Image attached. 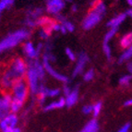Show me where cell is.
<instances>
[{
    "label": "cell",
    "instance_id": "4dcf8cb0",
    "mask_svg": "<svg viewBox=\"0 0 132 132\" xmlns=\"http://www.w3.org/2000/svg\"><path fill=\"white\" fill-rule=\"evenodd\" d=\"M70 90H71V89L69 88L68 86H67V85H66V86L64 87V89H63V93H64V94L67 96V95H68V93H70Z\"/></svg>",
    "mask_w": 132,
    "mask_h": 132
},
{
    "label": "cell",
    "instance_id": "5b68a950",
    "mask_svg": "<svg viewBox=\"0 0 132 132\" xmlns=\"http://www.w3.org/2000/svg\"><path fill=\"white\" fill-rule=\"evenodd\" d=\"M10 92V95L12 99L17 100V101L21 102V103L24 104L25 101L28 98L29 93H30L26 79L23 78V79H20L17 81H15V83L13 84L12 88H11Z\"/></svg>",
    "mask_w": 132,
    "mask_h": 132
},
{
    "label": "cell",
    "instance_id": "f546056e",
    "mask_svg": "<svg viewBox=\"0 0 132 132\" xmlns=\"http://www.w3.org/2000/svg\"><path fill=\"white\" fill-rule=\"evenodd\" d=\"M4 132H22V131H21V129H20V128L16 127V128H10V129H7V130H6V131H4Z\"/></svg>",
    "mask_w": 132,
    "mask_h": 132
},
{
    "label": "cell",
    "instance_id": "7c38bea8",
    "mask_svg": "<svg viewBox=\"0 0 132 132\" xmlns=\"http://www.w3.org/2000/svg\"><path fill=\"white\" fill-rule=\"evenodd\" d=\"M66 104H65V98H59V99L55 100L49 103V104H45L44 106V110L45 112H50V111L56 110V109H61V108L65 107Z\"/></svg>",
    "mask_w": 132,
    "mask_h": 132
},
{
    "label": "cell",
    "instance_id": "2e32d148",
    "mask_svg": "<svg viewBox=\"0 0 132 132\" xmlns=\"http://www.w3.org/2000/svg\"><path fill=\"white\" fill-rule=\"evenodd\" d=\"M99 130V124L97 122L96 119H93L85 125L80 132H98Z\"/></svg>",
    "mask_w": 132,
    "mask_h": 132
},
{
    "label": "cell",
    "instance_id": "cb8c5ba5",
    "mask_svg": "<svg viewBox=\"0 0 132 132\" xmlns=\"http://www.w3.org/2000/svg\"><path fill=\"white\" fill-rule=\"evenodd\" d=\"M94 70H93V68H90V69H88V70L86 71L84 73L83 75V79L85 81H90V80H93V78H94Z\"/></svg>",
    "mask_w": 132,
    "mask_h": 132
},
{
    "label": "cell",
    "instance_id": "6da1fadb",
    "mask_svg": "<svg viewBox=\"0 0 132 132\" xmlns=\"http://www.w3.org/2000/svg\"><path fill=\"white\" fill-rule=\"evenodd\" d=\"M26 62L22 58H15L11 62L9 68L0 76V87L5 93H9L15 81L18 79H23L27 72Z\"/></svg>",
    "mask_w": 132,
    "mask_h": 132
},
{
    "label": "cell",
    "instance_id": "d4e9b609",
    "mask_svg": "<svg viewBox=\"0 0 132 132\" xmlns=\"http://www.w3.org/2000/svg\"><path fill=\"white\" fill-rule=\"evenodd\" d=\"M104 53L105 55L106 58L108 60H110L112 58V49H111V46L109 45V44H104Z\"/></svg>",
    "mask_w": 132,
    "mask_h": 132
},
{
    "label": "cell",
    "instance_id": "30bf717a",
    "mask_svg": "<svg viewBox=\"0 0 132 132\" xmlns=\"http://www.w3.org/2000/svg\"><path fill=\"white\" fill-rule=\"evenodd\" d=\"M40 48H41V45L40 47L38 46L36 48L34 46V44L31 42H26L23 44V50H24V53L27 56L30 58V59H36L40 53Z\"/></svg>",
    "mask_w": 132,
    "mask_h": 132
},
{
    "label": "cell",
    "instance_id": "ba28073f",
    "mask_svg": "<svg viewBox=\"0 0 132 132\" xmlns=\"http://www.w3.org/2000/svg\"><path fill=\"white\" fill-rule=\"evenodd\" d=\"M65 7L64 0H47L46 10L48 13L58 15Z\"/></svg>",
    "mask_w": 132,
    "mask_h": 132
},
{
    "label": "cell",
    "instance_id": "ac0fdd59",
    "mask_svg": "<svg viewBox=\"0 0 132 132\" xmlns=\"http://www.w3.org/2000/svg\"><path fill=\"white\" fill-rule=\"evenodd\" d=\"M58 20H59L60 21H62V23H60V24L64 27L67 32H68H68H72V31H74V30H75V27H74V25H73L70 21L64 20L62 17H58Z\"/></svg>",
    "mask_w": 132,
    "mask_h": 132
},
{
    "label": "cell",
    "instance_id": "83f0119b",
    "mask_svg": "<svg viewBox=\"0 0 132 132\" xmlns=\"http://www.w3.org/2000/svg\"><path fill=\"white\" fill-rule=\"evenodd\" d=\"M130 128H131L130 123H127V124H125V125H124L117 132H130Z\"/></svg>",
    "mask_w": 132,
    "mask_h": 132
},
{
    "label": "cell",
    "instance_id": "d6986e66",
    "mask_svg": "<svg viewBox=\"0 0 132 132\" xmlns=\"http://www.w3.org/2000/svg\"><path fill=\"white\" fill-rule=\"evenodd\" d=\"M61 93V90L58 88H47L45 89V95L46 97H50V98H55Z\"/></svg>",
    "mask_w": 132,
    "mask_h": 132
},
{
    "label": "cell",
    "instance_id": "1f68e13d",
    "mask_svg": "<svg viewBox=\"0 0 132 132\" xmlns=\"http://www.w3.org/2000/svg\"><path fill=\"white\" fill-rule=\"evenodd\" d=\"M131 104H132V100L131 99L126 100V101L124 102V106H125V107H129V106H131Z\"/></svg>",
    "mask_w": 132,
    "mask_h": 132
},
{
    "label": "cell",
    "instance_id": "4316f807",
    "mask_svg": "<svg viewBox=\"0 0 132 132\" xmlns=\"http://www.w3.org/2000/svg\"><path fill=\"white\" fill-rule=\"evenodd\" d=\"M92 110H93V108H92V105L90 104H86L82 107V113L84 114H92Z\"/></svg>",
    "mask_w": 132,
    "mask_h": 132
},
{
    "label": "cell",
    "instance_id": "d590c367",
    "mask_svg": "<svg viewBox=\"0 0 132 132\" xmlns=\"http://www.w3.org/2000/svg\"><path fill=\"white\" fill-rule=\"evenodd\" d=\"M72 10L73 11H76V10H77V7H76V6H73V7H72Z\"/></svg>",
    "mask_w": 132,
    "mask_h": 132
},
{
    "label": "cell",
    "instance_id": "3957f363",
    "mask_svg": "<svg viewBox=\"0 0 132 132\" xmlns=\"http://www.w3.org/2000/svg\"><path fill=\"white\" fill-rule=\"evenodd\" d=\"M106 12V6L103 1H99L94 5L93 9L88 13L82 22L84 30H90L102 20Z\"/></svg>",
    "mask_w": 132,
    "mask_h": 132
},
{
    "label": "cell",
    "instance_id": "d6a6232c",
    "mask_svg": "<svg viewBox=\"0 0 132 132\" xmlns=\"http://www.w3.org/2000/svg\"><path fill=\"white\" fill-rule=\"evenodd\" d=\"M127 68H128V72L129 73H131V71H132V64H131V62H129L128 64V67Z\"/></svg>",
    "mask_w": 132,
    "mask_h": 132
},
{
    "label": "cell",
    "instance_id": "5bb4252c",
    "mask_svg": "<svg viewBox=\"0 0 132 132\" xmlns=\"http://www.w3.org/2000/svg\"><path fill=\"white\" fill-rule=\"evenodd\" d=\"M127 19V15L126 13H121L111 19L107 23V26L110 29H118V27L123 23Z\"/></svg>",
    "mask_w": 132,
    "mask_h": 132
},
{
    "label": "cell",
    "instance_id": "e0dca14e",
    "mask_svg": "<svg viewBox=\"0 0 132 132\" xmlns=\"http://www.w3.org/2000/svg\"><path fill=\"white\" fill-rule=\"evenodd\" d=\"M131 55H132V48L129 47L128 49H125L123 53L121 54V55L119 56L118 62L119 63H125V62H128L131 59Z\"/></svg>",
    "mask_w": 132,
    "mask_h": 132
},
{
    "label": "cell",
    "instance_id": "277c9868",
    "mask_svg": "<svg viewBox=\"0 0 132 132\" xmlns=\"http://www.w3.org/2000/svg\"><path fill=\"white\" fill-rule=\"evenodd\" d=\"M29 36V31L27 30H19L17 31L10 33L9 36L0 42V54L7 49H11L18 45L23 40L27 39Z\"/></svg>",
    "mask_w": 132,
    "mask_h": 132
},
{
    "label": "cell",
    "instance_id": "9c48e42d",
    "mask_svg": "<svg viewBox=\"0 0 132 132\" xmlns=\"http://www.w3.org/2000/svg\"><path fill=\"white\" fill-rule=\"evenodd\" d=\"M11 102L10 93H5L0 97V119L9 113V104Z\"/></svg>",
    "mask_w": 132,
    "mask_h": 132
},
{
    "label": "cell",
    "instance_id": "603a6c76",
    "mask_svg": "<svg viewBox=\"0 0 132 132\" xmlns=\"http://www.w3.org/2000/svg\"><path fill=\"white\" fill-rule=\"evenodd\" d=\"M14 0H0V14L6 9H7L9 6H11Z\"/></svg>",
    "mask_w": 132,
    "mask_h": 132
},
{
    "label": "cell",
    "instance_id": "ffe728a7",
    "mask_svg": "<svg viewBox=\"0 0 132 132\" xmlns=\"http://www.w3.org/2000/svg\"><path fill=\"white\" fill-rule=\"evenodd\" d=\"M117 31H118V29H110V30L106 32L105 36H104V44H109V42H110L111 40L114 37V35L117 34Z\"/></svg>",
    "mask_w": 132,
    "mask_h": 132
},
{
    "label": "cell",
    "instance_id": "9a60e30c",
    "mask_svg": "<svg viewBox=\"0 0 132 132\" xmlns=\"http://www.w3.org/2000/svg\"><path fill=\"white\" fill-rule=\"evenodd\" d=\"M119 44H120L121 48H123V49H128V48H129V47H131L132 33L128 32V33L124 34L121 37V39H120V41H119Z\"/></svg>",
    "mask_w": 132,
    "mask_h": 132
},
{
    "label": "cell",
    "instance_id": "f1b7e54d",
    "mask_svg": "<svg viewBox=\"0 0 132 132\" xmlns=\"http://www.w3.org/2000/svg\"><path fill=\"white\" fill-rule=\"evenodd\" d=\"M40 35H41V37L42 38H44V39H46L49 35V32L47 31H45L44 29H42L41 31H40Z\"/></svg>",
    "mask_w": 132,
    "mask_h": 132
},
{
    "label": "cell",
    "instance_id": "8992f818",
    "mask_svg": "<svg viewBox=\"0 0 132 132\" xmlns=\"http://www.w3.org/2000/svg\"><path fill=\"white\" fill-rule=\"evenodd\" d=\"M43 67H44L45 72H47L51 77H53L54 79H55L58 81L61 82H68V79L67 76L63 75L61 73H59L57 70H55V68L52 67V65L50 64V61H49V57L47 56V55H44V61H43Z\"/></svg>",
    "mask_w": 132,
    "mask_h": 132
},
{
    "label": "cell",
    "instance_id": "52a82bcc",
    "mask_svg": "<svg viewBox=\"0 0 132 132\" xmlns=\"http://www.w3.org/2000/svg\"><path fill=\"white\" fill-rule=\"evenodd\" d=\"M18 123L19 117L17 114L9 113L0 119V130L4 132L7 129H10V128H14L17 127Z\"/></svg>",
    "mask_w": 132,
    "mask_h": 132
},
{
    "label": "cell",
    "instance_id": "7a4b0ae2",
    "mask_svg": "<svg viewBox=\"0 0 132 132\" xmlns=\"http://www.w3.org/2000/svg\"><path fill=\"white\" fill-rule=\"evenodd\" d=\"M26 81L29 86V90L33 95H37L42 86V80L45 76V70L42 64L35 59H31L26 72Z\"/></svg>",
    "mask_w": 132,
    "mask_h": 132
},
{
    "label": "cell",
    "instance_id": "8fae6325",
    "mask_svg": "<svg viewBox=\"0 0 132 132\" xmlns=\"http://www.w3.org/2000/svg\"><path fill=\"white\" fill-rule=\"evenodd\" d=\"M88 61H89L88 55L84 53L79 54V56L77 60V64H76L75 68H74V70H73V75L77 76V75H79V74H80V73L84 70L85 66L87 65Z\"/></svg>",
    "mask_w": 132,
    "mask_h": 132
},
{
    "label": "cell",
    "instance_id": "44dd1931",
    "mask_svg": "<svg viewBox=\"0 0 132 132\" xmlns=\"http://www.w3.org/2000/svg\"><path fill=\"white\" fill-rule=\"evenodd\" d=\"M102 107H103V104H102L101 102H96L93 105H92V108H93V110H92V114L94 117H99V114H101V111H102Z\"/></svg>",
    "mask_w": 132,
    "mask_h": 132
},
{
    "label": "cell",
    "instance_id": "e575fe53",
    "mask_svg": "<svg viewBox=\"0 0 132 132\" xmlns=\"http://www.w3.org/2000/svg\"><path fill=\"white\" fill-rule=\"evenodd\" d=\"M127 2H128V6H129V7H131V5H132V0H127Z\"/></svg>",
    "mask_w": 132,
    "mask_h": 132
},
{
    "label": "cell",
    "instance_id": "484cf974",
    "mask_svg": "<svg viewBox=\"0 0 132 132\" xmlns=\"http://www.w3.org/2000/svg\"><path fill=\"white\" fill-rule=\"evenodd\" d=\"M66 55L68 56V58L70 60V61H76V59H77V55H76V54L74 53L70 48L66 49Z\"/></svg>",
    "mask_w": 132,
    "mask_h": 132
},
{
    "label": "cell",
    "instance_id": "7402d4cb",
    "mask_svg": "<svg viewBox=\"0 0 132 132\" xmlns=\"http://www.w3.org/2000/svg\"><path fill=\"white\" fill-rule=\"evenodd\" d=\"M131 82V75L128 74V75H124L122 76L120 79H119V84L123 87H127L128 86Z\"/></svg>",
    "mask_w": 132,
    "mask_h": 132
},
{
    "label": "cell",
    "instance_id": "836d02e7",
    "mask_svg": "<svg viewBox=\"0 0 132 132\" xmlns=\"http://www.w3.org/2000/svg\"><path fill=\"white\" fill-rule=\"evenodd\" d=\"M131 13H132L131 9H130V7H129V9H128V10L127 11V12H126V15H127V17H128H128H131V15H132Z\"/></svg>",
    "mask_w": 132,
    "mask_h": 132
},
{
    "label": "cell",
    "instance_id": "4fadbf2b",
    "mask_svg": "<svg viewBox=\"0 0 132 132\" xmlns=\"http://www.w3.org/2000/svg\"><path fill=\"white\" fill-rule=\"evenodd\" d=\"M79 101V90L78 89L71 90L70 93H68L65 98V104L68 107H72L74 106Z\"/></svg>",
    "mask_w": 132,
    "mask_h": 132
}]
</instances>
